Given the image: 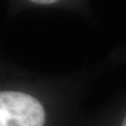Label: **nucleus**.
<instances>
[{
    "label": "nucleus",
    "instance_id": "nucleus-2",
    "mask_svg": "<svg viewBox=\"0 0 126 126\" xmlns=\"http://www.w3.org/2000/svg\"><path fill=\"white\" fill-rule=\"evenodd\" d=\"M35 4H41V5H49V4H53V2H56L57 0H31Z\"/></svg>",
    "mask_w": 126,
    "mask_h": 126
},
{
    "label": "nucleus",
    "instance_id": "nucleus-3",
    "mask_svg": "<svg viewBox=\"0 0 126 126\" xmlns=\"http://www.w3.org/2000/svg\"><path fill=\"white\" fill-rule=\"evenodd\" d=\"M122 126H126V118L124 119V122H123V125Z\"/></svg>",
    "mask_w": 126,
    "mask_h": 126
},
{
    "label": "nucleus",
    "instance_id": "nucleus-1",
    "mask_svg": "<svg viewBox=\"0 0 126 126\" xmlns=\"http://www.w3.org/2000/svg\"><path fill=\"white\" fill-rule=\"evenodd\" d=\"M46 113L33 96L19 91L0 94V126H43Z\"/></svg>",
    "mask_w": 126,
    "mask_h": 126
}]
</instances>
